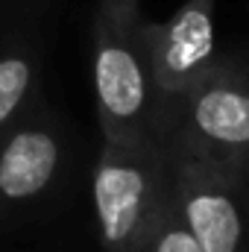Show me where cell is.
I'll return each instance as SVG.
<instances>
[{"instance_id":"1","label":"cell","mask_w":249,"mask_h":252,"mask_svg":"<svg viewBox=\"0 0 249 252\" xmlns=\"http://www.w3.org/2000/svg\"><path fill=\"white\" fill-rule=\"evenodd\" d=\"M158 144L249 179V62L223 56L190 88L167 97Z\"/></svg>"},{"instance_id":"2","label":"cell","mask_w":249,"mask_h":252,"mask_svg":"<svg viewBox=\"0 0 249 252\" xmlns=\"http://www.w3.org/2000/svg\"><path fill=\"white\" fill-rule=\"evenodd\" d=\"M91 88L103 141L158 144L164 97L153 79L135 24H118L94 12Z\"/></svg>"},{"instance_id":"3","label":"cell","mask_w":249,"mask_h":252,"mask_svg":"<svg viewBox=\"0 0 249 252\" xmlns=\"http://www.w3.org/2000/svg\"><path fill=\"white\" fill-rule=\"evenodd\" d=\"M170 199V156L161 144L103 141L91 173V205L103 252H141Z\"/></svg>"},{"instance_id":"4","label":"cell","mask_w":249,"mask_h":252,"mask_svg":"<svg viewBox=\"0 0 249 252\" xmlns=\"http://www.w3.org/2000/svg\"><path fill=\"white\" fill-rule=\"evenodd\" d=\"M170 205L205 252H249V179L170 153Z\"/></svg>"},{"instance_id":"5","label":"cell","mask_w":249,"mask_h":252,"mask_svg":"<svg viewBox=\"0 0 249 252\" xmlns=\"http://www.w3.org/2000/svg\"><path fill=\"white\" fill-rule=\"evenodd\" d=\"M138 35L161 97H176L223 59L217 0H185L164 21H138Z\"/></svg>"},{"instance_id":"6","label":"cell","mask_w":249,"mask_h":252,"mask_svg":"<svg viewBox=\"0 0 249 252\" xmlns=\"http://www.w3.org/2000/svg\"><path fill=\"white\" fill-rule=\"evenodd\" d=\"M64 158L62 124L38 103L0 135V211L41 199L59 182Z\"/></svg>"},{"instance_id":"7","label":"cell","mask_w":249,"mask_h":252,"mask_svg":"<svg viewBox=\"0 0 249 252\" xmlns=\"http://www.w3.org/2000/svg\"><path fill=\"white\" fill-rule=\"evenodd\" d=\"M41 47L32 35L0 41V135L41 103Z\"/></svg>"},{"instance_id":"8","label":"cell","mask_w":249,"mask_h":252,"mask_svg":"<svg viewBox=\"0 0 249 252\" xmlns=\"http://www.w3.org/2000/svg\"><path fill=\"white\" fill-rule=\"evenodd\" d=\"M141 252H205V250L196 244V238L187 232V226L179 220V214L173 211V205L167 199L164 211L158 214V220L147 232Z\"/></svg>"},{"instance_id":"9","label":"cell","mask_w":249,"mask_h":252,"mask_svg":"<svg viewBox=\"0 0 249 252\" xmlns=\"http://www.w3.org/2000/svg\"><path fill=\"white\" fill-rule=\"evenodd\" d=\"M97 12L118 24L141 21V0H97Z\"/></svg>"},{"instance_id":"10","label":"cell","mask_w":249,"mask_h":252,"mask_svg":"<svg viewBox=\"0 0 249 252\" xmlns=\"http://www.w3.org/2000/svg\"><path fill=\"white\" fill-rule=\"evenodd\" d=\"M27 9L30 6V0H0V24H3V18L6 15H12V9ZM6 38H12V35H0V41H6Z\"/></svg>"}]
</instances>
